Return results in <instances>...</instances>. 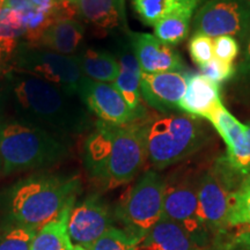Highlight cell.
<instances>
[{
  "mask_svg": "<svg viewBox=\"0 0 250 250\" xmlns=\"http://www.w3.org/2000/svg\"><path fill=\"white\" fill-rule=\"evenodd\" d=\"M4 94L18 120L64 138L93 127L90 112L77 95L30 74L6 71Z\"/></svg>",
  "mask_w": 250,
  "mask_h": 250,
  "instance_id": "obj_1",
  "label": "cell"
},
{
  "mask_svg": "<svg viewBox=\"0 0 250 250\" xmlns=\"http://www.w3.org/2000/svg\"><path fill=\"white\" fill-rule=\"evenodd\" d=\"M83 160L90 180L103 189L132 182L147 161L143 122L115 125L98 120L83 143Z\"/></svg>",
  "mask_w": 250,
  "mask_h": 250,
  "instance_id": "obj_2",
  "label": "cell"
},
{
  "mask_svg": "<svg viewBox=\"0 0 250 250\" xmlns=\"http://www.w3.org/2000/svg\"><path fill=\"white\" fill-rule=\"evenodd\" d=\"M80 190L77 175L39 173L18 180L0 195V225L39 230L77 201Z\"/></svg>",
  "mask_w": 250,
  "mask_h": 250,
  "instance_id": "obj_3",
  "label": "cell"
},
{
  "mask_svg": "<svg viewBox=\"0 0 250 250\" xmlns=\"http://www.w3.org/2000/svg\"><path fill=\"white\" fill-rule=\"evenodd\" d=\"M67 154L64 137L18 118L0 122V162L5 176L48 168Z\"/></svg>",
  "mask_w": 250,
  "mask_h": 250,
  "instance_id": "obj_4",
  "label": "cell"
},
{
  "mask_svg": "<svg viewBox=\"0 0 250 250\" xmlns=\"http://www.w3.org/2000/svg\"><path fill=\"white\" fill-rule=\"evenodd\" d=\"M147 160L161 170L195 154L208 139L201 121L189 115H164L143 122Z\"/></svg>",
  "mask_w": 250,
  "mask_h": 250,
  "instance_id": "obj_5",
  "label": "cell"
},
{
  "mask_svg": "<svg viewBox=\"0 0 250 250\" xmlns=\"http://www.w3.org/2000/svg\"><path fill=\"white\" fill-rule=\"evenodd\" d=\"M165 179L154 169L139 175L115 208V223L133 242L138 241L162 218Z\"/></svg>",
  "mask_w": 250,
  "mask_h": 250,
  "instance_id": "obj_6",
  "label": "cell"
},
{
  "mask_svg": "<svg viewBox=\"0 0 250 250\" xmlns=\"http://www.w3.org/2000/svg\"><path fill=\"white\" fill-rule=\"evenodd\" d=\"M245 175L240 174L220 156L197 181L198 217L214 239L229 229L230 198Z\"/></svg>",
  "mask_w": 250,
  "mask_h": 250,
  "instance_id": "obj_7",
  "label": "cell"
},
{
  "mask_svg": "<svg viewBox=\"0 0 250 250\" xmlns=\"http://www.w3.org/2000/svg\"><path fill=\"white\" fill-rule=\"evenodd\" d=\"M8 64L7 71L30 74L72 95L78 96L83 80L76 56L61 55L24 43L17 50Z\"/></svg>",
  "mask_w": 250,
  "mask_h": 250,
  "instance_id": "obj_8",
  "label": "cell"
},
{
  "mask_svg": "<svg viewBox=\"0 0 250 250\" xmlns=\"http://www.w3.org/2000/svg\"><path fill=\"white\" fill-rule=\"evenodd\" d=\"M197 181L188 174L165 180L162 215L181 225L199 249L210 250L213 236L198 217Z\"/></svg>",
  "mask_w": 250,
  "mask_h": 250,
  "instance_id": "obj_9",
  "label": "cell"
},
{
  "mask_svg": "<svg viewBox=\"0 0 250 250\" xmlns=\"http://www.w3.org/2000/svg\"><path fill=\"white\" fill-rule=\"evenodd\" d=\"M192 30L211 39L232 36L241 48L250 30V0H206L196 12Z\"/></svg>",
  "mask_w": 250,
  "mask_h": 250,
  "instance_id": "obj_10",
  "label": "cell"
},
{
  "mask_svg": "<svg viewBox=\"0 0 250 250\" xmlns=\"http://www.w3.org/2000/svg\"><path fill=\"white\" fill-rule=\"evenodd\" d=\"M78 98L90 114L93 112L99 121L105 123L129 125L146 118V112L131 109L112 83H99L83 77Z\"/></svg>",
  "mask_w": 250,
  "mask_h": 250,
  "instance_id": "obj_11",
  "label": "cell"
},
{
  "mask_svg": "<svg viewBox=\"0 0 250 250\" xmlns=\"http://www.w3.org/2000/svg\"><path fill=\"white\" fill-rule=\"evenodd\" d=\"M114 226V213L99 195H89L74 203L67 224L68 234L74 246L86 249Z\"/></svg>",
  "mask_w": 250,
  "mask_h": 250,
  "instance_id": "obj_12",
  "label": "cell"
},
{
  "mask_svg": "<svg viewBox=\"0 0 250 250\" xmlns=\"http://www.w3.org/2000/svg\"><path fill=\"white\" fill-rule=\"evenodd\" d=\"M189 74L183 72L143 73L140 92L149 107L164 115L180 110V102L187 90Z\"/></svg>",
  "mask_w": 250,
  "mask_h": 250,
  "instance_id": "obj_13",
  "label": "cell"
},
{
  "mask_svg": "<svg viewBox=\"0 0 250 250\" xmlns=\"http://www.w3.org/2000/svg\"><path fill=\"white\" fill-rule=\"evenodd\" d=\"M129 43L138 61L143 73L153 74L161 72H183L187 65L170 45L156 39L154 34L130 33Z\"/></svg>",
  "mask_w": 250,
  "mask_h": 250,
  "instance_id": "obj_14",
  "label": "cell"
},
{
  "mask_svg": "<svg viewBox=\"0 0 250 250\" xmlns=\"http://www.w3.org/2000/svg\"><path fill=\"white\" fill-rule=\"evenodd\" d=\"M77 14L102 31L129 34L125 0H78Z\"/></svg>",
  "mask_w": 250,
  "mask_h": 250,
  "instance_id": "obj_15",
  "label": "cell"
},
{
  "mask_svg": "<svg viewBox=\"0 0 250 250\" xmlns=\"http://www.w3.org/2000/svg\"><path fill=\"white\" fill-rule=\"evenodd\" d=\"M223 105L220 86L203 74H191L188 78L187 90L180 102V110L189 116L208 120Z\"/></svg>",
  "mask_w": 250,
  "mask_h": 250,
  "instance_id": "obj_16",
  "label": "cell"
},
{
  "mask_svg": "<svg viewBox=\"0 0 250 250\" xmlns=\"http://www.w3.org/2000/svg\"><path fill=\"white\" fill-rule=\"evenodd\" d=\"M134 250H201L186 229L162 215L160 220L138 241Z\"/></svg>",
  "mask_w": 250,
  "mask_h": 250,
  "instance_id": "obj_17",
  "label": "cell"
},
{
  "mask_svg": "<svg viewBox=\"0 0 250 250\" xmlns=\"http://www.w3.org/2000/svg\"><path fill=\"white\" fill-rule=\"evenodd\" d=\"M117 61L120 65V71L112 85L122 94L131 109L146 112V109L144 108L142 103L143 99L142 92H140L143 72L130 43L122 45Z\"/></svg>",
  "mask_w": 250,
  "mask_h": 250,
  "instance_id": "obj_18",
  "label": "cell"
},
{
  "mask_svg": "<svg viewBox=\"0 0 250 250\" xmlns=\"http://www.w3.org/2000/svg\"><path fill=\"white\" fill-rule=\"evenodd\" d=\"M85 27L73 18L57 20L48 28L40 40L37 48L57 52L65 56H76L83 46Z\"/></svg>",
  "mask_w": 250,
  "mask_h": 250,
  "instance_id": "obj_19",
  "label": "cell"
},
{
  "mask_svg": "<svg viewBox=\"0 0 250 250\" xmlns=\"http://www.w3.org/2000/svg\"><path fill=\"white\" fill-rule=\"evenodd\" d=\"M213 125L219 136L226 144V159L228 164L233 165L246 147L247 126L242 124L234 115L230 114L223 104L218 108L208 120Z\"/></svg>",
  "mask_w": 250,
  "mask_h": 250,
  "instance_id": "obj_20",
  "label": "cell"
},
{
  "mask_svg": "<svg viewBox=\"0 0 250 250\" xmlns=\"http://www.w3.org/2000/svg\"><path fill=\"white\" fill-rule=\"evenodd\" d=\"M83 76L99 83H114L120 65L117 58L105 50L95 48L81 49L76 55Z\"/></svg>",
  "mask_w": 250,
  "mask_h": 250,
  "instance_id": "obj_21",
  "label": "cell"
},
{
  "mask_svg": "<svg viewBox=\"0 0 250 250\" xmlns=\"http://www.w3.org/2000/svg\"><path fill=\"white\" fill-rule=\"evenodd\" d=\"M76 202L68 203L55 220L37 230L30 250H73L74 245L68 234L67 224L70 212Z\"/></svg>",
  "mask_w": 250,
  "mask_h": 250,
  "instance_id": "obj_22",
  "label": "cell"
},
{
  "mask_svg": "<svg viewBox=\"0 0 250 250\" xmlns=\"http://www.w3.org/2000/svg\"><path fill=\"white\" fill-rule=\"evenodd\" d=\"M201 5H187L155 23L154 36L165 44L175 46L187 39L192 27L196 12Z\"/></svg>",
  "mask_w": 250,
  "mask_h": 250,
  "instance_id": "obj_23",
  "label": "cell"
},
{
  "mask_svg": "<svg viewBox=\"0 0 250 250\" xmlns=\"http://www.w3.org/2000/svg\"><path fill=\"white\" fill-rule=\"evenodd\" d=\"M24 18L22 12L1 6L0 7V58L7 64L23 43Z\"/></svg>",
  "mask_w": 250,
  "mask_h": 250,
  "instance_id": "obj_24",
  "label": "cell"
},
{
  "mask_svg": "<svg viewBox=\"0 0 250 250\" xmlns=\"http://www.w3.org/2000/svg\"><path fill=\"white\" fill-rule=\"evenodd\" d=\"M206 0H131L132 7L140 21L148 27H154L156 22L167 15L187 5H203Z\"/></svg>",
  "mask_w": 250,
  "mask_h": 250,
  "instance_id": "obj_25",
  "label": "cell"
},
{
  "mask_svg": "<svg viewBox=\"0 0 250 250\" xmlns=\"http://www.w3.org/2000/svg\"><path fill=\"white\" fill-rule=\"evenodd\" d=\"M228 225L232 227H250V174L243 177L230 198Z\"/></svg>",
  "mask_w": 250,
  "mask_h": 250,
  "instance_id": "obj_26",
  "label": "cell"
},
{
  "mask_svg": "<svg viewBox=\"0 0 250 250\" xmlns=\"http://www.w3.org/2000/svg\"><path fill=\"white\" fill-rule=\"evenodd\" d=\"M37 230L15 225H0V250H30Z\"/></svg>",
  "mask_w": 250,
  "mask_h": 250,
  "instance_id": "obj_27",
  "label": "cell"
},
{
  "mask_svg": "<svg viewBox=\"0 0 250 250\" xmlns=\"http://www.w3.org/2000/svg\"><path fill=\"white\" fill-rule=\"evenodd\" d=\"M87 250H134V242L121 228L114 226Z\"/></svg>",
  "mask_w": 250,
  "mask_h": 250,
  "instance_id": "obj_28",
  "label": "cell"
},
{
  "mask_svg": "<svg viewBox=\"0 0 250 250\" xmlns=\"http://www.w3.org/2000/svg\"><path fill=\"white\" fill-rule=\"evenodd\" d=\"M190 57L195 64L202 67L203 65L208 64L211 59H213V39L201 33H193L191 39L189 41Z\"/></svg>",
  "mask_w": 250,
  "mask_h": 250,
  "instance_id": "obj_29",
  "label": "cell"
},
{
  "mask_svg": "<svg viewBox=\"0 0 250 250\" xmlns=\"http://www.w3.org/2000/svg\"><path fill=\"white\" fill-rule=\"evenodd\" d=\"M199 68H201V74L217 83L233 79V77L236 74V67L234 66V62H223L214 57L208 64L203 65Z\"/></svg>",
  "mask_w": 250,
  "mask_h": 250,
  "instance_id": "obj_30",
  "label": "cell"
},
{
  "mask_svg": "<svg viewBox=\"0 0 250 250\" xmlns=\"http://www.w3.org/2000/svg\"><path fill=\"white\" fill-rule=\"evenodd\" d=\"M29 2L37 11L55 15L58 19L73 18L77 14L76 5L66 0H29Z\"/></svg>",
  "mask_w": 250,
  "mask_h": 250,
  "instance_id": "obj_31",
  "label": "cell"
},
{
  "mask_svg": "<svg viewBox=\"0 0 250 250\" xmlns=\"http://www.w3.org/2000/svg\"><path fill=\"white\" fill-rule=\"evenodd\" d=\"M210 250H250V233L229 232L221 234L214 239Z\"/></svg>",
  "mask_w": 250,
  "mask_h": 250,
  "instance_id": "obj_32",
  "label": "cell"
},
{
  "mask_svg": "<svg viewBox=\"0 0 250 250\" xmlns=\"http://www.w3.org/2000/svg\"><path fill=\"white\" fill-rule=\"evenodd\" d=\"M240 54L239 42L232 36H218L213 39V55L214 58L223 62H234Z\"/></svg>",
  "mask_w": 250,
  "mask_h": 250,
  "instance_id": "obj_33",
  "label": "cell"
},
{
  "mask_svg": "<svg viewBox=\"0 0 250 250\" xmlns=\"http://www.w3.org/2000/svg\"><path fill=\"white\" fill-rule=\"evenodd\" d=\"M236 73L239 74L240 79L250 83V30L241 45V61Z\"/></svg>",
  "mask_w": 250,
  "mask_h": 250,
  "instance_id": "obj_34",
  "label": "cell"
},
{
  "mask_svg": "<svg viewBox=\"0 0 250 250\" xmlns=\"http://www.w3.org/2000/svg\"><path fill=\"white\" fill-rule=\"evenodd\" d=\"M247 126V144L246 147L243 149L241 155L239 156V159L234 162L233 165H230L236 171H239L242 175H249L250 174V122L246 123ZM226 158V156H225Z\"/></svg>",
  "mask_w": 250,
  "mask_h": 250,
  "instance_id": "obj_35",
  "label": "cell"
},
{
  "mask_svg": "<svg viewBox=\"0 0 250 250\" xmlns=\"http://www.w3.org/2000/svg\"><path fill=\"white\" fill-rule=\"evenodd\" d=\"M5 62L1 61V58H0V74L2 73V71H5Z\"/></svg>",
  "mask_w": 250,
  "mask_h": 250,
  "instance_id": "obj_36",
  "label": "cell"
},
{
  "mask_svg": "<svg viewBox=\"0 0 250 250\" xmlns=\"http://www.w3.org/2000/svg\"><path fill=\"white\" fill-rule=\"evenodd\" d=\"M73 250H87V249L83 248V247H81V246H74Z\"/></svg>",
  "mask_w": 250,
  "mask_h": 250,
  "instance_id": "obj_37",
  "label": "cell"
},
{
  "mask_svg": "<svg viewBox=\"0 0 250 250\" xmlns=\"http://www.w3.org/2000/svg\"><path fill=\"white\" fill-rule=\"evenodd\" d=\"M66 1L71 2V4H73V5H76V2L78 1V0H66Z\"/></svg>",
  "mask_w": 250,
  "mask_h": 250,
  "instance_id": "obj_38",
  "label": "cell"
},
{
  "mask_svg": "<svg viewBox=\"0 0 250 250\" xmlns=\"http://www.w3.org/2000/svg\"><path fill=\"white\" fill-rule=\"evenodd\" d=\"M1 99H2V96H1V93H0V103H1ZM0 108H1V105H0ZM2 120H1V115H0V122H1Z\"/></svg>",
  "mask_w": 250,
  "mask_h": 250,
  "instance_id": "obj_39",
  "label": "cell"
},
{
  "mask_svg": "<svg viewBox=\"0 0 250 250\" xmlns=\"http://www.w3.org/2000/svg\"><path fill=\"white\" fill-rule=\"evenodd\" d=\"M0 174H1V162H0Z\"/></svg>",
  "mask_w": 250,
  "mask_h": 250,
  "instance_id": "obj_40",
  "label": "cell"
},
{
  "mask_svg": "<svg viewBox=\"0 0 250 250\" xmlns=\"http://www.w3.org/2000/svg\"><path fill=\"white\" fill-rule=\"evenodd\" d=\"M2 6V0H0V7H1Z\"/></svg>",
  "mask_w": 250,
  "mask_h": 250,
  "instance_id": "obj_41",
  "label": "cell"
},
{
  "mask_svg": "<svg viewBox=\"0 0 250 250\" xmlns=\"http://www.w3.org/2000/svg\"><path fill=\"white\" fill-rule=\"evenodd\" d=\"M2 1H4V0H2Z\"/></svg>",
  "mask_w": 250,
  "mask_h": 250,
  "instance_id": "obj_42",
  "label": "cell"
}]
</instances>
